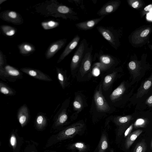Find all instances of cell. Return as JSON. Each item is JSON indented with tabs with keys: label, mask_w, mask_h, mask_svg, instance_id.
<instances>
[{
	"label": "cell",
	"mask_w": 152,
	"mask_h": 152,
	"mask_svg": "<svg viewBox=\"0 0 152 152\" xmlns=\"http://www.w3.org/2000/svg\"><path fill=\"white\" fill-rule=\"evenodd\" d=\"M86 40L84 39L81 42L80 45L73 56L72 59L71 65L72 68H75L77 66L83 57L86 49Z\"/></svg>",
	"instance_id": "6da1fadb"
},
{
	"label": "cell",
	"mask_w": 152,
	"mask_h": 152,
	"mask_svg": "<svg viewBox=\"0 0 152 152\" xmlns=\"http://www.w3.org/2000/svg\"><path fill=\"white\" fill-rule=\"evenodd\" d=\"M0 16L3 20L13 23L19 24L23 22L20 15L14 11L7 10L1 13Z\"/></svg>",
	"instance_id": "7a4b0ae2"
},
{
	"label": "cell",
	"mask_w": 152,
	"mask_h": 152,
	"mask_svg": "<svg viewBox=\"0 0 152 152\" xmlns=\"http://www.w3.org/2000/svg\"><path fill=\"white\" fill-rule=\"evenodd\" d=\"M20 70L29 75L39 80L47 81L52 80L48 76L39 70L28 68H22Z\"/></svg>",
	"instance_id": "3957f363"
},
{
	"label": "cell",
	"mask_w": 152,
	"mask_h": 152,
	"mask_svg": "<svg viewBox=\"0 0 152 152\" xmlns=\"http://www.w3.org/2000/svg\"><path fill=\"white\" fill-rule=\"evenodd\" d=\"M66 39L59 40L52 43L49 47L45 54V57L48 59L53 57L66 44Z\"/></svg>",
	"instance_id": "277c9868"
},
{
	"label": "cell",
	"mask_w": 152,
	"mask_h": 152,
	"mask_svg": "<svg viewBox=\"0 0 152 152\" xmlns=\"http://www.w3.org/2000/svg\"><path fill=\"white\" fill-rule=\"evenodd\" d=\"M118 5V2L117 1H110L104 5L97 14L99 16H105L114 12L117 8Z\"/></svg>",
	"instance_id": "5b68a950"
},
{
	"label": "cell",
	"mask_w": 152,
	"mask_h": 152,
	"mask_svg": "<svg viewBox=\"0 0 152 152\" xmlns=\"http://www.w3.org/2000/svg\"><path fill=\"white\" fill-rule=\"evenodd\" d=\"M80 37L76 35L72 41L68 44L60 56L57 63L60 62L68 55L77 46L80 40Z\"/></svg>",
	"instance_id": "8992f818"
},
{
	"label": "cell",
	"mask_w": 152,
	"mask_h": 152,
	"mask_svg": "<svg viewBox=\"0 0 152 152\" xmlns=\"http://www.w3.org/2000/svg\"><path fill=\"white\" fill-rule=\"evenodd\" d=\"M80 128L73 126L66 129L60 132L58 135L57 140H61L72 137L80 130Z\"/></svg>",
	"instance_id": "52a82bcc"
},
{
	"label": "cell",
	"mask_w": 152,
	"mask_h": 152,
	"mask_svg": "<svg viewBox=\"0 0 152 152\" xmlns=\"http://www.w3.org/2000/svg\"><path fill=\"white\" fill-rule=\"evenodd\" d=\"M104 17H101L87 21L81 22L76 24V26L79 29L82 30H88L93 28Z\"/></svg>",
	"instance_id": "ba28073f"
},
{
	"label": "cell",
	"mask_w": 152,
	"mask_h": 152,
	"mask_svg": "<svg viewBox=\"0 0 152 152\" xmlns=\"http://www.w3.org/2000/svg\"><path fill=\"white\" fill-rule=\"evenodd\" d=\"M1 74L5 77L10 76L19 77L21 75L20 72L17 69L10 65H7L3 69L0 70V75Z\"/></svg>",
	"instance_id": "9c48e42d"
},
{
	"label": "cell",
	"mask_w": 152,
	"mask_h": 152,
	"mask_svg": "<svg viewBox=\"0 0 152 152\" xmlns=\"http://www.w3.org/2000/svg\"><path fill=\"white\" fill-rule=\"evenodd\" d=\"M28 117L27 107L26 106L23 105L20 109L18 115L19 122L22 127L26 125L28 120Z\"/></svg>",
	"instance_id": "30bf717a"
},
{
	"label": "cell",
	"mask_w": 152,
	"mask_h": 152,
	"mask_svg": "<svg viewBox=\"0 0 152 152\" xmlns=\"http://www.w3.org/2000/svg\"><path fill=\"white\" fill-rule=\"evenodd\" d=\"M94 99L97 107L99 110L105 111L108 110L109 106L100 92L97 91L96 93Z\"/></svg>",
	"instance_id": "8fae6325"
},
{
	"label": "cell",
	"mask_w": 152,
	"mask_h": 152,
	"mask_svg": "<svg viewBox=\"0 0 152 152\" xmlns=\"http://www.w3.org/2000/svg\"><path fill=\"white\" fill-rule=\"evenodd\" d=\"M97 28L103 37L114 46L115 45V39L113 33L109 29L100 26Z\"/></svg>",
	"instance_id": "7c38bea8"
},
{
	"label": "cell",
	"mask_w": 152,
	"mask_h": 152,
	"mask_svg": "<svg viewBox=\"0 0 152 152\" xmlns=\"http://www.w3.org/2000/svg\"><path fill=\"white\" fill-rule=\"evenodd\" d=\"M142 132V130H137L130 133L128 136L125 142V147L126 149L129 148Z\"/></svg>",
	"instance_id": "4fadbf2b"
},
{
	"label": "cell",
	"mask_w": 152,
	"mask_h": 152,
	"mask_svg": "<svg viewBox=\"0 0 152 152\" xmlns=\"http://www.w3.org/2000/svg\"><path fill=\"white\" fill-rule=\"evenodd\" d=\"M20 53L23 55H27L34 51L35 49L32 45L27 42L22 43L18 45Z\"/></svg>",
	"instance_id": "5bb4252c"
},
{
	"label": "cell",
	"mask_w": 152,
	"mask_h": 152,
	"mask_svg": "<svg viewBox=\"0 0 152 152\" xmlns=\"http://www.w3.org/2000/svg\"><path fill=\"white\" fill-rule=\"evenodd\" d=\"M82 64L83 68L86 71H88L91 65V52L88 51L86 53L84 56Z\"/></svg>",
	"instance_id": "9a60e30c"
},
{
	"label": "cell",
	"mask_w": 152,
	"mask_h": 152,
	"mask_svg": "<svg viewBox=\"0 0 152 152\" xmlns=\"http://www.w3.org/2000/svg\"><path fill=\"white\" fill-rule=\"evenodd\" d=\"M125 90L124 85L122 83L112 92L110 96V99L114 100L118 98L124 93Z\"/></svg>",
	"instance_id": "2e32d148"
},
{
	"label": "cell",
	"mask_w": 152,
	"mask_h": 152,
	"mask_svg": "<svg viewBox=\"0 0 152 152\" xmlns=\"http://www.w3.org/2000/svg\"><path fill=\"white\" fill-rule=\"evenodd\" d=\"M1 28L3 32L8 36H12L16 32L15 29L10 26L3 25L1 26Z\"/></svg>",
	"instance_id": "e0dca14e"
},
{
	"label": "cell",
	"mask_w": 152,
	"mask_h": 152,
	"mask_svg": "<svg viewBox=\"0 0 152 152\" xmlns=\"http://www.w3.org/2000/svg\"><path fill=\"white\" fill-rule=\"evenodd\" d=\"M147 149V145L144 139L137 143L133 152H145Z\"/></svg>",
	"instance_id": "ac0fdd59"
},
{
	"label": "cell",
	"mask_w": 152,
	"mask_h": 152,
	"mask_svg": "<svg viewBox=\"0 0 152 152\" xmlns=\"http://www.w3.org/2000/svg\"><path fill=\"white\" fill-rule=\"evenodd\" d=\"M59 25L58 22L53 20L43 22L41 23L42 28L45 30L52 29L57 27Z\"/></svg>",
	"instance_id": "d6986e66"
},
{
	"label": "cell",
	"mask_w": 152,
	"mask_h": 152,
	"mask_svg": "<svg viewBox=\"0 0 152 152\" xmlns=\"http://www.w3.org/2000/svg\"><path fill=\"white\" fill-rule=\"evenodd\" d=\"M46 123V120L43 115H39L36 118V124L37 128L42 129L45 126Z\"/></svg>",
	"instance_id": "ffe728a7"
},
{
	"label": "cell",
	"mask_w": 152,
	"mask_h": 152,
	"mask_svg": "<svg viewBox=\"0 0 152 152\" xmlns=\"http://www.w3.org/2000/svg\"><path fill=\"white\" fill-rule=\"evenodd\" d=\"M0 91L5 95H12L14 94V92L11 88L1 82L0 83Z\"/></svg>",
	"instance_id": "44dd1931"
},
{
	"label": "cell",
	"mask_w": 152,
	"mask_h": 152,
	"mask_svg": "<svg viewBox=\"0 0 152 152\" xmlns=\"http://www.w3.org/2000/svg\"><path fill=\"white\" fill-rule=\"evenodd\" d=\"M108 147V144L105 135L103 134L100 141L99 152H103Z\"/></svg>",
	"instance_id": "7402d4cb"
},
{
	"label": "cell",
	"mask_w": 152,
	"mask_h": 152,
	"mask_svg": "<svg viewBox=\"0 0 152 152\" xmlns=\"http://www.w3.org/2000/svg\"><path fill=\"white\" fill-rule=\"evenodd\" d=\"M57 10L59 13L63 14H67L68 13L75 12L69 7L64 5H60L57 8Z\"/></svg>",
	"instance_id": "603a6c76"
},
{
	"label": "cell",
	"mask_w": 152,
	"mask_h": 152,
	"mask_svg": "<svg viewBox=\"0 0 152 152\" xmlns=\"http://www.w3.org/2000/svg\"><path fill=\"white\" fill-rule=\"evenodd\" d=\"M68 117L65 113H63L59 115L56 122V126L62 124L66 121Z\"/></svg>",
	"instance_id": "cb8c5ba5"
},
{
	"label": "cell",
	"mask_w": 152,
	"mask_h": 152,
	"mask_svg": "<svg viewBox=\"0 0 152 152\" xmlns=\"http://www.w3.org/2000/svg\"><path fill=\"white\" fill-rule=\"evenodd\" d=\"M145 120L142 118H139L136 121L134 125L135 127H142L145 126Z\"/></svg>",
	"instance_id": "d4e9b609"
},
{
	"label": "cell",
	"mask_w": 152,
	"mask_h": 152,
	"mask_svg": "<svg viewBox=\"0 0 152 152\" xmlns=\"http://www.w3.org/2000/svg\"><path fill=\"white\" fill-rule=\"evenodd\" d=\"M57 71L58 79L61 86H63L64 80V75L59 69L57 68Z\"/></svg>",
	"instance_id": "484cf974"
},
{
	"label": "cell",
	"mask_w": 152,
	"mask_h": 152,
	"mask_svg": "<svg viewBox=\"0 0 152 152\" xmlns=\"http://www.w3.org/2000/svg\"><path fill=\"white\" fill-rule=\"evenodd\" d=\"M10 143L14 149L15 148L17 145V140L16 137L13 134H12L10 138Z\"/></svg>",
	"instance_id": "4316f807"
},
{
	"label": "cell",
	"mask_w": 152,
	"mask_h": 152,
	"mask_svg": "<svg viewBox=\"0 0 152 152\" xmlns=\"http://www.w3.org/2000/svg\"><path fill=\"white\" fill-rule=\"evenodd\" d=\"M152 82L151 80H148L144 83L142 86V91H145L147 90L151 86Z\"/></svg>",
	"instance_id": "83f0119b"
},
{
	"label": "cell",
	"mask_w": 152,
	"mask_h": 152,
	"mask_svg": "<svg viewBox=\"0 0 152 152\" xmlns=\"http://www.w3.org/2000/svg\"><path fill=\"white\" fill-rule=\"evenodd\" d=\"M100 60L102 63L105 64H109L111 61L110 58L107 55L102 56L100 58Z\"/></svg>",
	"instance_id": "f1b7e54d"
},
{
	"label": "cell",
	"mask_w": 152,
	"mask_h": 152,
	"mask_svg": "<svg viewBox=\"0 0 152 152\" xmlns=\"http://www.w3.org/2000/svg\"><path fill=\"white\" fill-rule=\"evenodd\" d=\"M131 116H127L121 117L118 120L119 122L121 124L125 123L129 121L131 119Z\"/></svg>",
	"instance_id": "f546056e"
},
{
	"label": "cell",
	"mask_w": 152,
	"mask_h": 152,
	"mask_svg": "<svg viewBox=\"0 0 152 152\" xmlns=\"http://www.w3.org/2000/svg\"><path fill=\"white\" fill-rule=\"evenodd\" d=\"M74 146L79 150L84 149L86 147V145L84 143L80 142L76 143L74 144Z\"/></svg>",
	"instance_id": "4dcf8cb0"
},
{
	"label": "cell",
	"mask_w": 152,
	"mask_h": 152,
	"mask_svg": "<svg viewBox=\"0 0 152 152\" xmlns=\"http://www.w3.org/2000/svg\"><path fill=\"white\" fill-rule=\"evenodd\" d=\"M133 126L134 124H132L125 131L124 134V136L125 137L128 136L130 134L133 129Z\"/></svg>",
	"instance_id": "1f68e13d"
},
{
	"label": "cell",
	"mask_w": 152,
	"mask_h": 152,
	"mask_svg": "<svg viewBox=\"0 0 152 152\" xmlns=\"http://www.w3.org/2000/svg\"><path fill=\"white\" fill-rule=\"evenodd\" d=\"M129 68L131 70H134L136 68V64L135 62L133 61L130 62L129 63Z\"/></svg>",
	"instance_id": "d6a6232c"
},
{
	"label": "cell",
	"mask_w": 152,
	"mask_h": 152,
	"mask_svg": "<svg viewBox=\"0 0 152 152\" xmlns=\"http://www.w3.org/2000/svg\"><path fill=\"white\" fill-rule=\"evenodd\" d=\"M149 32V30L148 29H145L140 34V36L142 37H146Z\"/></svg>",
	"instance_id": "836d02e7"
},
{
	"label": "cell",
	"mask_w": 152,
	"mask_h": 152,
	"mask_svg": "<svg viewBox=\"0 0 152 152\" xmlns=\"http://www.w3.org/2000/svg\"><path fill=\"white\" fill-rule=\"evenodd\" d=\"M112 79V77L110 75L106 76L104 78V80L105 83H107L111 81Z\"/></svg>",
	"instance_id": "e575fe53"
},
{
	"label": "cell",
	"mask_w": 152,
	"mask_h": 152,
	"mask_svg": "<svg viewBox=\"0 0 152 152\" xmlns=\"http://www.w3.org/2000/svg\"><path fill=\"white\" fill-rule=\"evenodd\" d=\"M146 103L149 106H152V95L147 99Z\"/></svg>",
	"instance_id": "d590c367"
},
{
	"label": "cell",
	"mask_w": 152,
	"mask_h": 152,
	"mask_svg": "<svg viewBox=\"0 0 152 152\" xmlns=\"http://www.w3.org/2000/svg\"><path fill=\"white\" fill-rule=\"evenodd\" d=\"M4 64V60L3 58V55L1 53V51H0V67H2V66Z\"/></svg>",
	"instance_id": "8d00e7d4"
},
{
	"label": "cell",
	"mask_w": 152,
	"mask_h": 152,
	"mask_svg": "<svg viewBox=\"0 0 152 152\" xmlns=\"http://www.w3.org/2000/svg\"><path fill=\"white\" fill-rule=\"evenodd\" d=\"M73 104L74 107L77 109L80 108L81 106L80 103L77 101H74Z\"/></svg>",
	"instance_id": "74e56055"
},
{
	"label": "cell",
	"mask_w": 152,
	"mask_h": 152,
	"mask_svg": "<svg viewBox=\"0 0 152 152\" xmlns=\"http://www.w3.org/2000/svg\"><path fill=\"white\" fill-rule=\"evenodd\" d=\"M93 73L94 75L97 76L100 73L98 69H96L94 70Z\"/></svg>",
	"instance_id": "f35d334b"
},
{
	"label": "cell",
	"mask_w": 152,
	"mask_h": 152,
	"mask_svg": "<svg viewBox=\"0 0 152 152\" xmlns=\"http://www.w3.org/2000/svg\"><path fill=\"white\" fill-rule=\"evenodd\" d=\"M151 8H152V5L150 4L146 7L144 9L145 11H149Z\"/></svg>",
	"instance_id": "ab89813d"
},
{
	"label": "cell",
	"mask_w": 152,
	"mask_h": 152,
	"mask_svg": "<svg viewBox=\"0 0 152 152\" xmlns=\"http://www.w3.org/2000/svg\"><path fill=\"white\" fill-rule=\"evenodd\" d=\"M139 3L138 1H136L133 3L132 5V7L134 8H137L138 6Z\"/></svg>",
	"instance_id": "60d3db41"
},
{
	"label": "cell",
	"mask_w": 152,
	"mask_h": 152,
	"mask_svg": "<svg viewBox=\"0 0 152 152\" xmlns=\"http://www.w3.org/2000/svg\"><path fill=\"white\" fill-rule=\"evenodd\" d=\"M7 1V0H0V4H1L2 3Z\"/></svg>",
	"instance_id": "b9f144b4"
},
{
	"label": "cell",
	"mask_w": 152,
	"mask_h": 152,
	"mask_svg": "<svg viewBox=\"0 0 152 152\" xmlns=\"http://www.w3.org/2000/svg\"><path fill=\"white\" fill-rule=\"evenodd\" d=\"M150 13L151 14V15H152V8H151L150 10L149 11Z\"/></svg>",
	"instance_id": "7bdbcfd3"
},
{
	"label": "cell",
	"mask_w": 152,
	"mask_h": 152,
	"mask_svg": "<svg viewBox=\"0 0 152 152\" xmlns=\"http://www.w3.org/2000/svg\"><path fill=\"white\" fill-rule=\"evenodd\" d=\"M151 148L152 150V139L151 140Z\"/></svg>",
	"instance_id": "ee69618b"
},
{
	"label": "cell",
	"mask_w": 152,
	"mask_h": 152,
	"mask_svg": "<svg viewBox=\"0 0 152 152\" xmlns=\"http://www.w3.org/2000/svg\"><path fill=\"white\" fill-rule=\"evenodd\" d=\"M31 152H34V151H31Z\"/></svg>",
	"instance_id": "f6af8a7d"
}]
</instances>
